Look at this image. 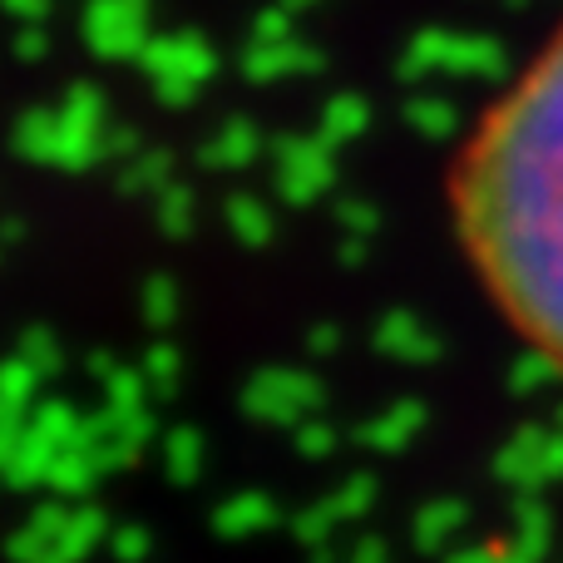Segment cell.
Instances as JSON below:
<instances>
[{
    "mask_svg": "<svg viewBox=\"0 0 563 563\" xmlns=\"http://www.w3.org/2000/svg\"><path fill=\"white\" fill-rule=\"evenodd\" d=\"M450 213L505 327L563 376V20L470 129Z\"/></svg>",
    "mask_w": 563,
    "mask_h": 563,
    "instance_id": "obj_1",
    "label": "cell"
}]
</instances>
